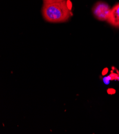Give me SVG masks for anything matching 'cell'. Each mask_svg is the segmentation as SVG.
Segmentation results:
<instances>
[{
    "instance_id": "1",
    "label": "cell",
    "mask_w": 119,
    "mask_h": 134,
    "mask_svg": "<svg viewBox=\"0 0 119 134\" xmlns=\"http://www.w3.org/2000/svg\"><path fill=\"white\" fill-rule=\"evenodd\" d=\"M42 14L46 21L51 23H60L67 21L71 17V6L68 0L64 1L43 4Z\"/></svg>"
},
{
    "instance_id": "2",
    "label": "cell",
    "mask_w": 119,
    "mask_h": 134,
    "mask_svg": "<svg viewBox=\"0 0 119 134\" xmlns=\"http://www.w3.org/2000/svg\"><path fill=\"white\" fill-rule=\"evenodd\" d=\"M111 9L109 5L104 2H97L92 8L94 16L99 20L107 21L110 14Z\"/></svg>"
},
{
    "instance_id": "3",
    "label": "cell",
    "mask_w": 119,
    "mask_h": 134,
    "mask_svg": "<svg viewBox=\"0 0 119 134\" xmlns=\"http://www.w3.org/2000/svg\"><path fill=\"white\" fill-rule=\"evenodd\" d=\"M107 21L114 27L119 29V3L111 9Z\"/></svg>"
},
{
    "instance_id": "4",
    "label": "cell",
    "mask_w": 119,
    "mask_h": 134,
    "mask_svg": "<svg viewBox=\"0 0 119 134\" xmlns=\"http://www.w3.org/2000/svg\"><path fill=\"white\" fill-rule=\"evenodd\" d=\"M65 0H43V4H49V3H53L64 1Z\"/></svg>"
}]
</instances>
